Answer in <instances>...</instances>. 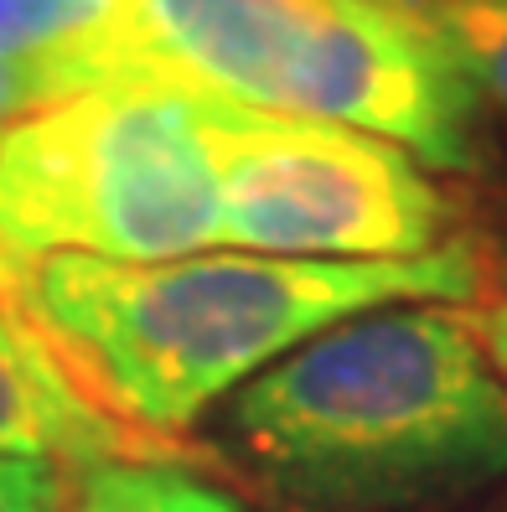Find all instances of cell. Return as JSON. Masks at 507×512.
<instances>
[{
    "instance_id": "cell-1",
    "label": "cell",
    "mask_w": 507,
    "mask_h": 512,
    "mask_svg": "<svg viewBox=\"0 0 507 512\" xmlns=\"http://www.w3.org/2000/svg\"><path fill=\"white\" fill-rule=\"evenodd\" d=\"M0 290L104 414L176 440L326 326L389 306H476L487 259L471 238L425 259L326 264L207 249L161 264L32 259Z\"/></svg>"
},
{
    "instance_id": "cell-2",
    "label": "cell",
    "mask_w": 507,
    "mask_h": 512,
    "mask_svg": "<svg viewBox=\"0 0 507 512\" xmlns=\"http://www.w3.org/2000/svg\"><path fill=\"white\" fill-rule=\"evenodd\" d=\"M228 435L306 512H409L507 476V383L466 306H389L249 378Z\"/></svg>"
},
{
    "instance_id": "cell-3",
    "label": "cell",
    "mask_w": 507,
    "mask_h": 512,
    "mask_svg": "<svg viewBox=\"0 0 507 512\" xmlns=\"http://www.w3.org/2000/svg\"><path fill=\"white\" fill-rule=\"evenodd\" d=\"M171 83L285 119L347 125L425 171L482 166L487 114L425 21L368 0H145Z\"/></svg>"
},
{
    "instance_id": "cell-4",
    "label": "cell",
    "mask_w": 507,
    "mask_h": 512,
    "mask_svg": "<svg viewBox=\"0 0 507 512\" xmlns=\"http://www.w3.org/2000/svg\"><path fill=\"white\" fill-rule=\"evenodd\" d=\"M218 99L171 78L104 83L0 135V269L161 264L218 249Z\"/></svg>"
},
{
    "instance_id": "cell-5",
    "label": "cell",
    "mask_w": 507,
    "mask_h": 512,
    "mask_svg": "<svg viewBox=\"0 0 507 512\" xmlns=\"http://www.w3.org/2000/svg\"><path fill=\"white\" fill-rule=\"evenodd\" d=\"M218 249L378 264L451 249L456 207L409 150L218 99Z\"/></svg>"
},
{
    "instance_id": "cell-6",
    "label": "cell",
    "mask_w": 507,
    "mask_h": 512,
    "mask_svg": "<svg viewBox=\"0 0 507 512\" xmlns=\"http://www.w3.org/2000/svg\"><path fill=\"white\" fill-rule=\"evenodd\" d=\"M176 450V440L140 435L104 414L0 290V456L73 471L104 461H176Z\"/></svg>"
},
{
    "instance_id": "cell-7",
    "label": "cell",
    "mask_w": 507,
    "mask_h": 512,
    "mask_svg": "<svg viewBox=\"0 0 507 512\" xmlns=\"http://www.w3.org/2000/svg\"><path fill=\"white\" fill-rule=\"evenodd\" d=\"M0 57L63 68L88 88L166 78L145 42V0H0Z\"/></svg>"
},
{
    "instance_id": "cell-8",
    "label": "cell",
    "mask_w": 507,
    "mask_h": 512,
    "mask_svg": "<svg viewBox=\"0 0 507 512\" xmlns=\"http://www.w3.org/2000/svg\"><path fill=\"white\" fill-rule=\"evenodd\" d=\"M47 512H244V502L171 461H104L63 471Z\"/></svg>"
},
{
    "instance_id": "cell-9",
    "label": "cell",
    "mask_w": 507,
    "mask_h": 512,
    "mask_svg": "<svg viewBox=\"0 0 507 512\" xmlns=\"http://www.w3.org/2000/svg\"><path fill=\"white\" fill-rule=\"evenodd\" d=\"M425 26L466 78L482 114L507 119V0H451Z\"/></svg>"
},
{
    "instance_id": "cell-10",
    "label": "cell",
    "mask_w": 507,
    "mask_h": 512,
    "mask_svg": "<svg viewBox=\"0 0 507 512\" xmlns=\"http://www.w3.org/2000/svg\"><path fill=\"white\" fill-rule=\"evenodd\" d=\"M88 94V83H78L63 68H42V63H6L0 57V135L11 125H21L26 114H37L57 99Z\"/></svg>"
},
{
    "instance_id": "cell-11",
    "label": "cell",
    "mask_w": 507,
    "mask_h": 512,
    "mask_svg": "<svg viewBox=\"0 0 507 512\" xmlns=\"http://www.w3.org/2000/svg\"><path fill=\"white\" fill-rule=\"evenodd\" d=\"M57 481H63V466L52 461L0 456V512H47Z\"/></svg>"
},
{
    "instance_id": "cell-12",
    "label": "cell",
    "mask_w": 507,
    "mask_h": 512,
    "mask_svg": "<svg viewBox=\"0 0 507 512\" xmlns=\"http://www.w3.org/2000/svg\"><path fill=\"white\" fill-rule=\"evenodd\" d=\"M466 321H471V337L482 342L487 363L507 383V295H482L476 306H466Z\"/></svg>"
},
{
    "instance_id": "cell-13",
    "label": "cell",
    "mask_w": 507,
    "mask_h": 512,
    "mask_svg": "<svg viewBox=\"0 0 507 512\" xmlns=\"http://www.w3.org/2000/svg\"><path fill=\"white\" fill-rule=\"evenodd\" d=\"M368 6L399 11V16H414V21H430L435 11H445V6H451V0H368Z\"/></svg>"
},
{
    "instance_id": "cell-14",
    "label": "cell",
    "mask_w": 507,
    "mask_h": 512,
    "mask_svg": "<svg viewBox=\"0 0 507 512\" xmlns=\"http://www.w3.org/2000/svg\"><path fill=\"white\" fill-rule=\"evenodd\" d=\"M502 275H507V238H502Z\"/></svg>"
}]
</instances>
